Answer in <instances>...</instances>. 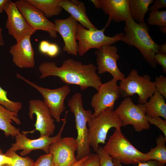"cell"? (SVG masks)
I'll use <instances>...</instances> for the list:
<instances>
[{"label": "cell", "mask_w": 166, "mask_h": 166, "mask_svg": "<svg viewBox=\"0 0 166 166\" xmlns=\"http://www.w3.org/2000/svg\"><path fill=\"white\" fill-rule=\"evenodd\" d=\"M39 69L40 79L57 76L66 85L79 86L82 91L89 87L97 90L102 83L101 77L97 73V68L93 64H84L72 58L64 60L60 67L53 61L42 62Z\"/></svg>", "instance_id": "6da1fadb"}, {"label": "cell", "mask_w": 166, "mask_h": 166, "mask_svg": "<svg viewBox=\"0 0 166 166\" xmlns=\"http://www.w3.org/2000/svg\"><path fill=\"white\" fill-rule=\"evenodd\" d=\"M124 30L125 34L120 41L137 48L145 60L155 68L156 63L154 57L159 52V45L149 34L146 23H138L131 18L125 22Z\"/></svg>", "instance_id": "7a4b0ae2"}, {"label": "cell", "mask_w": 166, "mask_h": 166, "mask_svg": "<svg viewBox=\"0 0 166 166\" xmlns=\"http://www.w3.org/2000/svg\"><path fill=\"white\" fill-rule=\"evenodd\" d=\"M68 106L75 118L77 132V137L75 140L78 146L76 157L78 161L91 153L87 124L93 113L91 110L84 109L82 95L79 92L74 94L69 100Z\"/></svg>", "instance_id": "3957f363"}, {"label": "cell", "mask_w": 166, "mask_h": 166, "mask_svg": "<svg viewBox=\"0 0 166 166\" xmlns=\"http://www.w3.org/2000/svg\"><path fill=\"white\" fill-rule=\"evenodd\" d=\"M105 151L121 164H138L146 162V155L136 149L122 133L121 128H115L106 144Z\"/></svg>", "instance_id": "277c9868"}, {"label": "cell", "mask_w": 166, "mask_h": 166, "mask_svg": "<svg viewBox=\"0 0 166 166\" xmlns=\"http://www.w3.org/2000/svg\"><path fill=\"white\" fill-rule=\"evenodd\" d=\"M90 147L96 152L100 146L104 144L110 129L121 128L122 122L114 110H104L96 117H92L87 123Z\"/></svg>", "instance_id": "5b68a950"}, {"label": "cell", "mask_w": 166, "mask_h": 166, "mask_svg": "<svg viewBox=\"0 0 166 166\" xmlns=\"http://www.w3.org/2000/svg\"><path fill=\"white\" fill-rule=\"evenodd\" d=\"M119 87L123 97L138 94L140 104L146 103L156 90L150 76L147 74L140 76L135 69L131 70L128 76L121 81Z\"/></svg>", "instance_id": "8992f818"}, {"label": "cell", "mask_w": 166, "mask_h": 166, "mask_svg": "<svg viewBox=\"0 0 166 166\" xmlns=\"http://www.w3.org/2000/svg\"><path fill=\"white\" fill-rule=\"evenodd\" d=\"M105 29L90 30L77 22L75 34L76 40H78L77 54L83 56L90 49H100L104 45L115 43L121 41L124 34L120 33L113 37L108 36L104 34Z\"/></svg>", "instance_id": "52a82bcc"}, {"label": "cell", "mask_w": 166, "mask_h": 166, "mask_svg": "<svg viewBox=\"0 0 166 166\" xmlns=\"http://www.w3.org/2000/svg\"><path fill=\"white\" fill-rule=\"evenodd\" d=\"M16 77L40 92L44 98L43 101L49 109L51 116L57 122L59 123L61 115L65 109V100L71 91L69 86L66 85L56 89H50L38 85L18 73H16Z\"/></svg>", "instance_id": "ba28073f"}, {"label": "cell", "mask_w": 166, "mask_h": 166, "mask_svg": "<svg viewBox=\"0 0 166 166\" xmlns=\"http://www.w3.org/2000/svg\"><path fill=\"white\" fill-rule=\"evenodd\" d=\"M114 111L122 121L123 127L131 125L138 132L150 128L144 104H135L130 97L124 98Z\"/></svg>", "instance_id": "9c48e42d"}, {"label": "cell", "mask_w": 166, "mask_h": 166, "mask_svg": "<svg viewBox=\"0 0 166 166\" xmlns=\"http://www.w3.org/2000/svg\"><path fill=\"white\" fill-rule=\"evenodd\" d=\"M69 110L65 112V117L63 120V123L58 133L56 136L51 137L45 135L40 137L38 139H30L27 138L26 134L30 132L22 131L15 136V142L12 144L10 148L16 152L22 150L20 153L22 156H24L33 150H42L46 154L49 153V147L54 141L61 137V134L67 123L66 118Z\"/></svg>", "instance_id": "30bf717a"}, {"label": "cell", "mask_w": 166, "mask_h": 166, "mask_svg": "<svg viewBox=\"0 0 166 166\" xmlns=\"http://www.w3.org/2000/svg\"><path fill=\"white\" fill-rule=\"evenodd\" d=\"M4 11L7 16L6 28L8 34L17 42L31 36L36 31L28 24L15 2L9 0L4 6Z\"/></svg>", "instance_id": "8fae6325"}, {"label": "cell", "mask_w": 166, "mask_h": 166, "mask_svg": "<svg viewBox=\"0 0 166 166\" xmlns=\"http://www.w3.org/2000/svg\"><path fill=\"white\" fill-rule=\"evenodd\" d=\"M117 81L112 78L100 85L91 101V105L94 110L92 117H97L106 109L113 110L115 103L121 96Z\"/></svg>", "instance_id": "7c38bea8"}, {"label": "cell", "mask_w": 166, "mask_h": 166, "mask_svg": "<svg viewBox=\"0 0 166 166\" xmlns=\"http://www.w3.org/2000/svg\"><path fill=\"white\" fill-rule=\"evenodd\" d=\"M15 3L33 29L46 31L52 38H57V32L54 23L49 20L41 11L26 0H18Z\"/></svg>", "instance_id": "4fadbf2b"}, {"label": "cell", "mask_w": 166, "mask_h": 166, "mask_svg": "<svg viewBox=\"0 0 166 166\" xmlns=\"http://www.w3.org/2000/svg\"><path fill=\"white\" fill-rule=\"evenodd\" d=\"M77 147L73 137H61L52 143L49 147V153L53 156L55 166H71L76 163Z\"/></svg>", "instance_id": "5bb4252c"}, {"label": "cell", "mask_w": 166, "mask_h": 166, "mask_svg": "<svg viewBox=\"0 0 166 166\" xmlns=\"http://www.w3.org/2000/svg\"><path fill=\"white\" fill-rule=\"evenodd\" d=\"M118 49L114 45L103 46L101 49L95 51L98 73L102 74L107 72L117 81H121L125 77V75L119 69L117 61L120 58Z\"/></svg>", "instance_id": "9a60e30c"}, {"label": "cell", "mask_w": 166, "mask_h": 166, "mask_svg": "<svg viewBox=\"0 0 166 166\" xmlns=\"http://www.w3.org/2000/svg\"><path fill=\"white\" fill-rule=\"evenodd\" d=\"M28 109V115L30 120H33L34 115L36 116L34 132L36 130L39 131L40 136L53 135L56 128L55 120L51 116L49 109L44 102L39 99H31L29 101Z\"/></svg>", "instance_id": "2e32d148"}, {"label": "cell", "mask_w": 166, "mask_h": 166, "mask_svg": "<svg viewBox=\"0 0 166 166\" xmlns=\"http://www.w3.org/2000/svg\"><path fill=\"white\" fill-rule=\"evenodd\" d=\"M29 36L17 42L10 47L9 52L13 63L20 68H33L35 65L34 51Z\"/></svg>", "instance_id": "e0dca14e"}, {"label": "cell", "mask_w": 166, "mask_h": 166, "mask_svg": "<svg viewBox=\"0 0 166 166\" xmlns=\"http://www.w3.org/2000/svg\"><path fill=\"white\" fill-rule=\"evenodd\" d=\"M77 22L71 15L64 19L54 20L57 31L64 43L63 50L68 54L77 56L78 44L75 38Z\"/></svg>", "instance_id": "ac0fdd59"}, {"label": "cell", "mask_w": 166, "mask_h": 166, "mask_svg": "<svg viewBox=\"0 0 166 166\" xmlns=\"http://www.w3.org/2000/svg\"><path fill=\"white\" fill-rule=\"evenodd\" d=\"M129 0H101L103 12L109 16L104 27H108L112 21L118 23L131 18L129 6Z\"/></svg>", "instance_id": "d6986e66"}, {"label": "cell", "mask_w": 166, "mask_h": 166, "mask_svg": "<svg viewBox=\"0 0 166 166\" xmlns=\"http://www.w3.org/2000/svg\"><path fill=\"white\" fill-rule=\"evenodd\" d=\"M59 4L85 29L91 30H97L87 16L86 8L82 2L77 0H60Z\"/></svg>", "instance_id": "ffe728a7"}, {"label": "cell", "mask_w": 166, "mask_h": 166, "mask_svg": "<svg viewBox=\"0 0 166 166\" xmlns=\"http://www.w3.org/2000/svg\"><path fill=\"white\" fill-rule=\"evenodd\" d=\"M17 113L12 112L0 105V130L4 132L6 137L11 136L14 138L20 132L19 128L13 126L14 121L18 125L21 124Z\"/></svg>", "instance_id": "44dd1931"}, {"label": "cell", "mask_w": 166, "mask_h": 166, "mask_svg": "<svg viewBox=\"0 0 166 166\" xmlns=\"http://www.w3.org/2000/svg\"><path fill=\"white\" fill-rule=\"evenodd\" d=\"M144 105L146 115L159 117L166 120V104L164 98L157 90Z\"/></svg>", "instance_id": "7402d4cb"}, {"label": "cell", "mask_w": 166, "mask_h": 166, "mask_svg": "<svg viewBox=\"0 0 166 166\" xmlns=\"http://www.w3.org/2000/svg\"><path fill=\"white\" fill-rule=\"evenodd\" d=\"M41 11L47 18L59 15L62 10L60 0H26Z\"/></svg>", "instance_id": "603a6c76"}, {"label": "cell", "mask_w": 166, "mask_h": 166, "mask_svg": "<svg viewBox=\"0 0 166 166\" xmlns=\"http://www.w3.org/2000/svg\"><path fill=\"white\" fill-rule=\"evenodd\" d=\"M153 0H129V6L131 18L138 23L145 22L144 18L150 4Z\"/></svg>", "instance_id": "cb8c5ba5"}, {"label": "cell", "mask_w": 166, "mask_h": 166, "mask_svg": "<svg viewBox=\"0 0 166 166\" xmlns=\"http://www.w3.org/2000/svg\"><path fill=\"white\" fill-rule=\"evenodd\" d=\"M166 138L160 134L156 140V146L150 149V151L145 153L146 162L155 160L163 164L166 163Z\"/></svg>", "instance_id": "d4e9b609"}, {"label": "cell", "mask_w": 166, "mask_h": 166, "mask_svg": "<svg viewBox=\"0 0 166 166\" xmlns=\"http://www.w3.org/2000/svg\"><path fill=\"white\" fill-rule=\"evenodd\" d=\"M4 153L12 161L11 164H6L5 166H32L34 162V160L28 156L22 157L10 148Z\"/></svg>", "instance_id": "484cf974"}, {"label": "cell", "mask_w": 166, "mask_h": 166, "mask_svg": "<svg viewBox=\"0 0 166 166\" xmlns=\"http://www.w3.org/2000/svg\"><path fill=\"white\" fill-rule=\"evenodd\" d=\"M7 93L0 86V105L12 112L18 113L22 108V104L20 102L9 100L7 97Z\"/></svg>", "instance_id": "4316f807"}, {"label": "cell", "mask_w": 166, "mask_h": 166, "mask_svg": "<svg viewBox=\"0 0 166 166\" xmlns=\"http://www.w3.org/2000/svg\"><path fill=\"white\" fill-rule=\"evenodd\" d=\"M147 21L148 25H156L160 29L166 27V11H150Z\"/></svg>", "instance_id": "83f0119b"}, {"label": "cell", "mask_w": 166, "mask_h": 166, "mask_svg": "<svg viewBox=\"0 0 166 166\" xmlns=\"http://www.w3.org/2000/svg\"><path fill=\"white\" fill-rule=\"evenodd\" d=\"M99 158V166H114L112 158L100 146L96 152Z\"/></svg>", "instance_id": "f1b7e54d"}, {"label": "cell", "mask_w": 166, "mask_h": 166, "mask_svg": "<svg viewBox=\"0 0 166 166\" xmlns=\"http://www.w3.org/2000/svg\"><path fill=\"white\" fill-rule=\"evenodd\" d=\"M148 122L150 124L154 125L159 128L166 138V120L159 117H151L146 115Z\"/></svg>", "instance_id": "f546056e"}, {"label": "cell", "mask_w": 166, "mask_h": 166, "mask_svg": "<svg viewBox=\"0 0 166 166\" xmlns=\"http://www.w3.org/2000/svg\"><path fill=\"white\" fill-rule=\"evenodd\" d=\"M32 166H55L52 155L49 153L41 155Z\"/></svg>", "instance_id": "4dcf8cb0"}, {"label": "cell", "mask_w": 166, "mask_h": 166, "mask_svg": "<svg viewBox=\"0 0 166 166\" xmlns=\"http://www.w3.org/2000/svg\"><path fill=\"white\" fill-rule=\"evenodd\" d=\"M156 90L166 98V77L162 75L156 77L154 82Z\"/></svg>", "instance_id": "1f68e13d"}, {"label": "cell", "mask_w": 166, "mask_h": 166, "mask_svg": "<svg viewBox=\"0 0 166 166\" xmlns=\"http://www.w3.org/2000/svg\"><path fill=\"white\" fill-rule=\"evenodd\" d=\"M99 158L96 153H92L81 166H99Z\"/></svg>", "instance_id": "d6a6232c"}, {"label": "cell", "mask_w": 166, "mask_h": 166, "mask_svg": "<svg viewBox=\"0 0 166 166\" xmlns=\"http://www.w3.org/2000/svg\"><path fill=\"white\" fill-rule=\"evenodd\" d=\"M113 160L114 166H123L117 160L113 159ZM137 166H165V164L155 160H150L144 162H140Z\"/></svg>", "instance_id": "836d02e7"}, {"label": "cell", "mask_w": 166, "mask_h": 166, "mask_svg": "<svg viewBox=\"0 0 166 166\" xmlns=\"http://www.w3.org/2000/svg\"><path fill=\"white\" fill-rule=\"evenodd\" d=\"M155 59L157 63L160 65L164 74L166 73V53L159 52L155 56Z\"/></svg>", "instance_id": "e575fe53"}, {"label": "cell", "mask_w": 166, "mask_h": 166, "mask_svg": "<svg viewBox=\"0 0 166 166\" xmlns=\"http://www.w3.org/2000/svg\"><path fill=\"white\" fill-rule=\"evenodd\" d=\"M153 3V4L148 8L150 11L158 10V9L166 7V0H155Z\"/></svg>", "instance_id": "d590c367"}, {"label": "cell", "mask_w": 166, "mask_h": 166, "mask_svg": "<svg viewBox=\"0 0 166 166\" xmlns=\"http://www.w3.org/2000/svg\"><path fill=\"white\" fill-rule=\"evenodd\" d=\"M59 51V47L57 44L50 43L47 55L50 57H54L58 54Z\"/></svg>", "instance_id": "8d00e7d4"}, {"label": "cell", "mask_w": 166, "mask_h": 166, "mask_svg": "<svg viewBox=\"0 0 166 166\" xmlns=\"http://www.w3.org/2000/svg\"><path fill=\"white\" fill-rule=\"evenodd\" d=\"M50 43L46 40L41 42L39 46L40 52L44 54H47Z\"/></svg>", "instance_id": "74e56055"}, {"label": "cell", "mask_w": 166, "mask_h": 166, "mask_svg": "<svg viewBox=\"0 0 166 166\" xmlns=\"http://www.w3.org/2000/svg\"><path fill=\"white\" fill-rule=\"evenodd\" d=\"M12 162V160L6 156L0 148V166H5L6 164H11Z\"/></svg>", "instance_id": "f35d334b"}, {"label": "cell", "mask_w": 166, "mask_h": 166, "mask_svg": "<svg viewBox=\"0 0 166 166\" xmlns=\"http://www.w3.org/2000/svg\"><path fill=\"white\" fill-rule=\"evenodd\" d=\"M90 1L93 4L96 8L97 9L101 8V0H91Z\"/></svg>", "instance_id": "ab89813d"}, {"label": "cell", "mask_w": 166, "mask_h": 166, "mask_svg": "<svg viewBox=\"0 0 166 166\" xmlns=\"http://www.w3.org/2000/svg\"><path fill=\"white\" fill-rule=\"evenodd\" d=\"M9 0H0V13L4 11V6Z\"/></svg>", "instance_id": "60d3db41"}, {"label": "cell", "mask_w": 166, "mask_h": 166, "mask_svg": "<svg viewBox=\"0 0 166 166\" xmlns=\"http://www.w3.org/2000/svg\"><path fill=\"white\" fill-rule=\"evenodd\" d=\"M89 156L84 157L80 160H78L76 163L71 166H81L82 164L87 160Z\"/></svg>", "instance_id": "b9f144b4"}, {"label": "cell", "mask_w": 166, "mask_h": 166, "mask_svg": "<svg viewBox=\"0 0 166 166\" xmlns=\"http://www.w3.org/2000/svg\"><path fill=\"white\" fill-rule=\"evenodd\" d=\"M159 52L166 53V43L164 42L163 44L159 45Z\"/></svg>", "instance_id": "7bdbcfd3"}, {"label": "cell", "mask_w": 166, "mask_h": 166, "mask_svg": "<svg viewBox=\"0 0 166 166\" xmlns=\"http://www.w3.org/2000/svg\"><path fill=\"white\" fill-rule=\"evenodd\" d=\"M5 42L2 34V30L0 26V47L3 46Z\"/></svg>", "instance_id": "ee69618b"}, {"label": "cell", "mask_w": 166, "mask_h": 166, "mask_svg": "<svg viewBox=\"0 0 166 166\" xmlns=\"http://www.w3.org/2000/svg\"><path fill=\"white\" fill-rule=\"evenodd\" d=\"M161 31L164 34H166V27H163L162 28L160 29Z\"/></svg>", "instance_id": "f6af8a7d"}]
</instances>
